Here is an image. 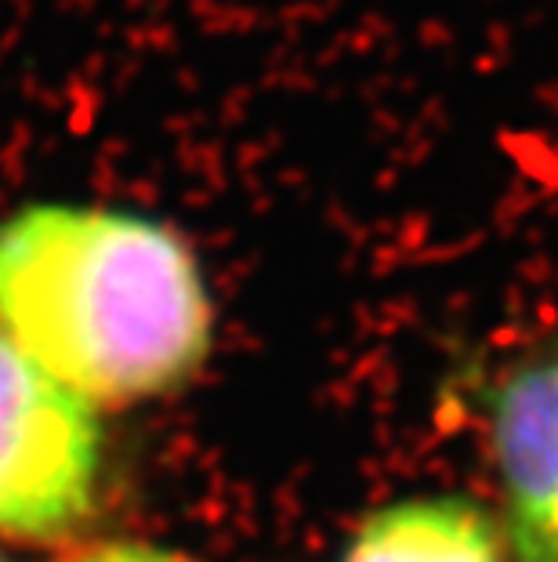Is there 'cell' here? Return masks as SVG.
I'll return each instance as SVG.
<instances>
[{"label":"cell","mask_w":558,"mask_h":562,"mask_svg":"<svg viewBox=\"0 0 558 562\" xmlns=\"http://www.w3.org/2000/svg\"><path fill=\"white\" fill-rule=\"evenodd\" d=\"M69 562H193L178 552H163V548H149V544H99L88 548V552L73 555Z\"/></svg>","instance_id":"obj_5"},{"label":"cell","mask_w":558,"mask_h":562,"mask_svg":"<svg viewBox=\"0 0 558 562\" xmlns=\"http://www.w3.org/2000/svg\"><path fill=\"white\" fill-rule=\"evenodd\" d=\"M0 562H4V559H0Z\"/></svg>","instance_id":"obj_6"},{"label":"cell","mask_w":558,"mask_h":562,"mask_svg":"<svg viewBox=\"0 0 558 562\" xmlns=\"http://www.w3.org/2000/svg\"><path fill=\"white\" fill-rule=\"evenodd\" d=\"M341 562H504V541L468 497H410L366 516Z\"/></svg>","instance_id":"obj_4"},{"label":"cell","mask_w":558,"mask_h":562,"mask_svg":"<svg viewBox=\"0 0 558 562\" xmlns=\"http://www.w3.org/2000/svg\"><path fill=\"white\" fill-rule=\"evenodd\" d=\"M0 338L91 406L163 396L196 374L210 305L168 225L37 203L0 222Z\"/></svg>","instance_id":"obj_1"},{"label":"cell","mask_w":558,"mask_h":562,"mask_svg":"<svg viewBox=\"0 0 558 562\" xmlns=\"http://www.w3.org/2000/svg\"><path fill=\"white\" fill-rule=\"evenodd\" d=\"M490 439L512 559L558 562V352L504 378Z\"/></svg>","instance_id":"obj_3"},{"label":"cell","mask_w":558,"mask_h":562,"mask_svg":"<svg viewBox=\"0 0 558 562\" xmlns=\"http://www.w3.org/2000/svg\"><path fill=\"white\" fill-rule=\"evenodd\" d=\"M99 475L94 406L0 338V537L52 541L77 530Z\"/></svg>","instance_id":"obj_2"}]
</instances>
